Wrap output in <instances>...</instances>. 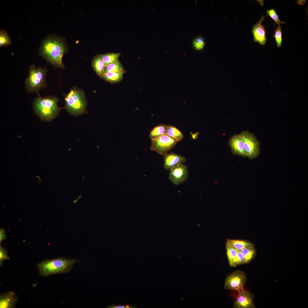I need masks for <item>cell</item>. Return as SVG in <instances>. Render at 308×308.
Returning <instances> with one entry per match:
<instances>
[{"label":"cell","mask_w":308,"mask_h":308,"mask_svg":"<svg viewBox=\"0 0 308 308\" xmlns=\"http://www.w3.org/2000/svg\"><path fill=\"white\" fill-rule=\"evenodd\" d=\"M65 45L60 38L50 36L44 39L39 49L40 56L54 66L63 68L62 58L66 52Z\"/></svg>","instance_id":"1"},{"label":"cell","mask_w":308,"mask_h":308,"mask_svg":"<svg viewBox=\"0 0 308 308\" xmlns=\"http://www.w3.org/2000/svg\"><path fill=\"white\" fill-rule=\"evenodd\" d=\"M76 261V259L63 258L51 260L46 259L38 264L37 266L40 275L42 277H46L69 272Z\"/></svg>","instance_id":"2"},{"label":"cell","mask_w":308,"mask_h":308,"mask_svg":"<svg viewBox=\"0 0 308 308\" xmlns=\"http://www.w3.org/2000/svg\"><path fill=\"white\" fill-rule=\"evenodd\" d=\"M58 99L54 97L36 98L33 104L36 113L42 120L50 121L56 117L59 109L57 106Z\"/></svg>","instance_id":"3"},{"label":"cell","mask_w":308,"mask_h":308,"mask_svg":"<svg viewBox=\"0 0 308 308\" xmlns=\"http://www.w3.org/2000/svg\"><path fill=\"white\" fill-rule=\"evenodd\" d=\"M29 70L28 76L25 82L26 90L29 92L38 93L40 89L46 86L45 77L47 69L46 67H37L32 65Z\"/></svg>","instance_id":"4"},{"label":"cell","mask_w":308,"mask_h":308,"mask_svg":"<svg viewBox=\"0 0 308 308\" xmlns=\"http://www.w3.org/2000/svg\"><path fill=\"white\" fill-rule=\"evenodd\" d=\"M66 108L70 114L78 116L83 113L86 107L84 95L81 91L72 90L65 98Z\"/></svg>","instance_id":"5"},{"label":"cell","mask_w":308,"mask_h":308,"mask_svg":"<svg viewBox=\"0 0 308 308\" xmlns=\"http://www.w3.org/2000/svg\"><path fill=\"white\" fill-rule=\"evenodd\" d=\"M240 135L244 141L247 157L250 160L257 157L260 154V143L254 135L246 131H242Z\"/></svg>","instance_id":"6"},{"label":"cell","mask_w":308,"mask_h":308,"mask_svg":"<svg viewBox=\"0 0 308 308\" xmlns=\"http://www.w3.org/2000/svg\"><path fill=\"white\" fill-rule=\"evenodd\" d=\"M179 141L166 133L159 137L151 140V150L164 155L172 149Z\"/></svg>","instance_id":"7"},{"label":"cell","mask_w":308,"mask_h":308,"mask_svg":"<svg viewBox=\"0 0 308 308\" xmlns=\"http://www.w3.org/2000/svg\"><path fill=\"white\" fill-rule=\"evenodd\" d=\"M247 277L243 271L237 270L230 273L226 277L224 287L226 289L239 292L244 289Z\"/></svg>","instance_id":"8"},{"label":"cell","mask_w":308,"mask_h":308,"mask_svg":"<svg viewBox=\"0 0 308 308\" xmlns=\"http://www.w3.org/2000/svg\"><path fill=\"white\" fill-rule=\"evenodd\" d=\"M188 175L187 166L183 163H180L169 169V179L175 185H179L187 180Z\"/></svg>","instance_id":"9"},{"label":"cell","mask_w":308,"mask_h":308,"mask_svg":"<svg viewBox=\"0 0 308 308\" xmlns=\"http://www.w3.org/2000/svg\"><path fill=\"white\" fill-rule=\"evenodd\" d=\"M238 292V294L234 303V308H255L254 295L252 293L244 289Z\"/></svg>","instance_id":"10"},{"label":"cell","mask_w":308,"mask_h":308,"mask_svg":"<svg viewBox=\"0 0 308 308\" xmlns=\"http://www.w3.org/2000/svg\"><path fill=\"white\" fill-rule=\"evenodd\" d=\"M228 144L233 154L244 157H247L244 141L240 134H235L231 137Z\"/></svg>","instance_id":"11"},{"label":"cell","mask_w":308,"mask_h":308,"mask_svg":"<svg viewBox=\"0 0 308 308\" xmlns=\"http://www.w3.org/2000/svg\"><path fill=\"white\" fill-rule=\"evenodd\" d=\"M265 17V16L263 15L259 21L253 26L252 30L254 41L261 45H265L267 40L266 30L264 26L261 24Z\"/></svg>","instance_id":"12"},{"label":"cell","mask_w":308,"mask_h":308,"mask_svg":"<svg viewBox=\"0 0 308 308\" xmlns=\"http://www.w3.org/2000/svg\"><path fill=\"white\" fill-rule=\"evenodd\" d=\"M164 156V168L167 170L176 165L186 161V158L174 153H167Z\"/></svg>","instance_id":"13"},{"label":"cell","mask_w":308,"mask_h":308,"mask_svg":"<svg viewBox=\"0 0 308 308\" xmlns=\"http://www.w3.org/2000/svg\"><path fill=\"white\" fill-rule=\"evenodd\" d=\"M18 301V298L13 292L1 294L0 296V308H14Z\"/></svg>","instance_id":"14"},{"label":"cell","mask_w":308,"mask_h":308,"mask_svg":"<svg viewBox=\"0 0 308 308\" xmlns=\"http://www.w3.org/2000/svg\"><path fill=\"white\" fill-rule=\"evenodd\" d=\"M92 65L94 71L100 78H103L105 67L102 60V54H99L93 59Z\"/></svg>","instance_id":"15"},{"label":"cell","mask_w":308,"mask_h":308,"mask_svg":"<svg viewBox=\"0 0 308 308\" xmlns=\"http://www.w3.org/2000/svg\"><path fill=\"white\" fill-rule=\"evenodd\" d=\"M167 125L161 124L154 127L151 131L149 137L151 139L158 138L166 133Z\"/></svg>","instance_id":"16"},{"label":"cell","mask_w":308,"mask_h":308,"mask_svg":"<svg viewBox=\"0 0 308 308\" xmlns=\"http://www.w3.org/2000/svg\"><path fill=\"white\" fill-rule=\"evenodd\" d=\"M227 242L238 251H240L245 248L254 247V245L252 243L245 240L229 239L227 240Z\"/></svg>","instance_id":"17"},{"label":"cell","mask_w":308,"mask_h":308,"mask_svg":"<svg viewBox=\"0 0 308 308\" xmlns=\"http://www.w3.org/2000/svg\"><path fill=\"white\" fill-rule=\"evenodd\" d=\"M123 74L121 72H109L104 74L103 78L111 83H117L122 80Z\"/></svg>","instance_id":"18"},{"label":"cell","mask_w":308,"mask_h":308,"mask_svg":"<svg viewBox=\"0 0 308 308\" xmlns=\"http://www.w3.org/2000/svg\"><path fill=\"white\" fill-rule=\"evenodd\" d=\"M120 53H109L102 54V60L105 67L114 63L118 60Z\"/></svg>","instance_id":"19"},{"label":"cell","mask_w":308,"mask_h":308,"mask_svg":"<svg viewBox=\"0 0 308 308\" xmlns=\"http://www.w3.org/2000/svg\"><path fill=\"white\" fill-rule=\"evenodd\" d=\"M166 133L178 141L181 140L184 137L183 134L176 127L171 125H167Z\"/></svg>","instance_id":"20"},{"label":"cell","mask_w":308,"mask_h":308,"mask_svg":"<svg viewBox=\"0 0 308 308\" xmlns=\"http://www.w3.org/2000/svg\"><path fill=\"white\" fill-rule=\"evenodd\" d=\"M240 251L244 257V264L249 263L254 258L256 253L254 247L244 248Z\"/></svg>","instance_id":"21"},{"label":"cell","mask_w":308,"mask_h":308,"mask_svg":"<svg viewBox=\"0 0 308 308\" xmlns=\"http://www.w3.org/2000/svg\"><path fill=\"white\" fill-rule=\"evenodd\" d=\"M109 72L124 73L125 71L122 64L118 60L105 67L104 74Z\"/></svg>","instance_id":"22"},{"label":"cell","mask_w":308,"mask_h":308,"mask_svg":"<svg viewBox=\"0 0 308 308\" xmlns=\"http://www.w3.org/2000/svg\"><path fill=\"white\" fill-rule=\"evenodd\" d=\"M226 247L229 264L230 266L232 267L233 262L236 255L238 250L227 242L226 243Z\"/></svg>","instance_id":"23"},{"label":"cell","mask_w":308,"mask_h":308,"mask_svg":"<svg viewBox=\"0 0 308 308\" xmlns=\"http://www.w3.org/2000/svg\"><path fill=\"white\" fill-rule=\"evenodd\" d=\"M12 44L10 38L7 31L4 30L0 31V46H7Z\"/></svg>","instance_id":"24"},{"label":"cell","mask_w":308,"mask_h":308,"mask_svg":"<svg viewBox=\"0 0 308 308\" xmlns=\"http://www.w3.org/2000/svg\"><path fill=\"white\" fill-rule=\"evenodd\" d=\"M193 45L196 50H200L202 49L205 46L203 38L200 36L195 38L193 40Z\"/></svg>","instance_id":"25"},{"label":"cell","mask_w":308,"mask_h":308,"mask_svg":"<svg viewBox=\"0 0 308 308\" xmlns=\"http://www.w3.org/2000/svg\"><path fill=\"white\" fill-rule=\"evenodd\" d=\"M266 12L267 15L270 16L275 21L276 24H278L279 25L280 24L285 23V22L280 20L275 9L272 8L270 10H268L266 11Z\"/></svg>","instance_id":"26"},{"label":"cell","mask_w":308,"mask_h":308,"mask_svg":"<svg viewBox=\"0 0 308 308\" xmlns=\"http://www.w3.org/2000/svg\"><path fill=\"white\" fill-rule=\"evenodd\" d=\"M278 27L275 31V34L273 37L275 38L277 46L280 47L282 44V32L281 27L279 25H278Z\"/></svg>","instance_id":"27"},{"label":"cell","mask_w":308,"mask_h":308,"mask_svg":"<svg viewBox=\"0 0 308 308\" xmlns=\"http://www.w3.org/2000/svg\"><path fill=\"white\" fill-rule=\"evenodd\" d=\"M244 257L240 251H238L236 255L235 258L233 263L232 267H235L237 266L244 264Z\"/></svg>","instance_id":"28"},{"label":"cell","mask_w":308,"mask_h":308,"mask_svg":"<svg viewBox=\"0 0 308 308\" xmlns=\"http://www.w3.org/2000/svg\"><path fill=\"white\" fill-rule=\"evenodd\" d=\"M9 259L7 251L1 245L0 246V265L2 266L3 262Z\"/></svg>","instance_id":"29"},{"label":"cell","mask_w":308,"mask_h":308,"mask_svg":"<svg viewBox=\"0 0 308 308\" xmlns=\"http://www.w3.org/2000/svg\"><path fill=\"white\" fill-rule=\"evenodd\" d=\"M108 308H137L136 306H130L128 305H109L107 307Z\"/></svg>","instance_id":"30"},{"label":"cell","mask_w":308,"mask_h":308,"mask_svg":"<svg viewBox=\"0 0 308 308\" xmlns=\"http://www.w3.org/2000/svg\"><path fill=\"white\" fill-rule=\"evenodd\" d=\"M6 235L5 231L3 229H1L0 230V242H1L5 239Z\"/></svg>","instance_id":"31"},{"label":"cell","mask_w":308,"mask_h":308,"mask_svg":"<svg viewBox=\"0 0 308 308\" xmlns=\"http://www.w3.org/2000/svg\"><path fill=\"white\" fill-rule=\"evenodd\" d=\"M306 2V0H297V4L300 5H303Z\"/></svg>","instance_id":"32"}]
</instances>
